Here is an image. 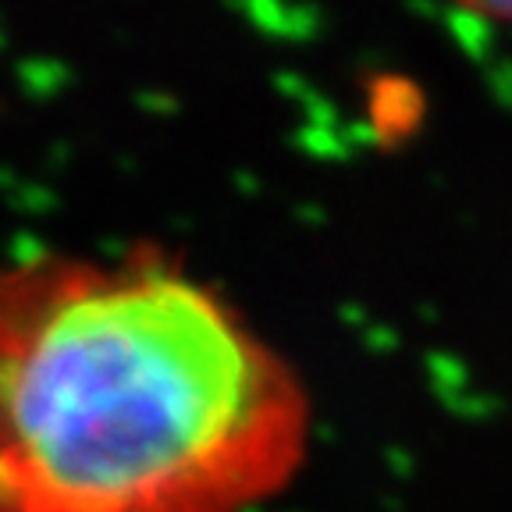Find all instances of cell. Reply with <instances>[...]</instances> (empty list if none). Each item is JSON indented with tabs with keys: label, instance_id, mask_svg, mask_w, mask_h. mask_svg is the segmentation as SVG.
<instances>
[{
	"label": "cell",
	"instance_id": "obj_1",
	"mask_svg": "<svg viewBox=\"0 0 512 512\" xmlns=\"http://www.w3.org/2000/svg\"><path fill=\"white\" fill-rule=\"evenodd\" d=\"M310 431L299 370L168 253L0 264V512H249Z\"/></svg>",
	"mask_w": 512,
	"mask_h": 512
},
{
	"label": "cell",
	"instance_id": "obj_2",
	"mask_svg": "<svg viewBox=\"0 0 512 512\" xmlns=\"http://www.w3.org/2000/svg\"><path fill=\"white\" fill-rule=\"evenodd\" d=\"M452 4H459V8L470 11V15L512 25V0H452Z\"/></svg>",
	"mask_w": 512,
	"mask_h": 512
}]
</instances>
